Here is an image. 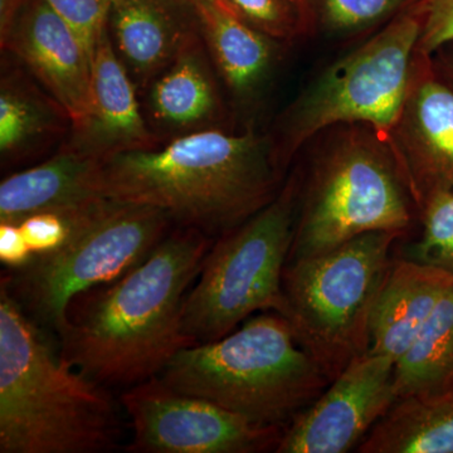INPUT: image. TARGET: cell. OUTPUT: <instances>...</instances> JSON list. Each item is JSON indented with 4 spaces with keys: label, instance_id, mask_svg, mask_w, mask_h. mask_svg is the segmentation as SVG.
Here are the masks:
<instances>
[{
    "label": "cell",
    "instance_id": "cell-1",
    "mask_svg": "<svg viewBox=\"0 0 453 453\" xmlns=\"http://www.w3.org/2000/svg\"><path fill=\"white\" fill-rule=\"evenodd\" d=\"M213 240L196 228L168 234L115 281L77 295L59 330L61 356L100 384L135 386L157 377L181 349V311Z\"/></svg>",
    "mask_w": 453,
    "mask_h": 453
},
{
    "label": "cell",
    "instance_id": "cell-2",
    "mask_svg": "<svg viewBox=\"0 0 453 453\" xmlns=\"http://www.w3.org/2000/svg\"><path fill=\"white\" fill-rule=\"evenodd\" d=\"M281 169L273 140L211 127L104 160L101 188L106 198L150 205L211 237L273 202Z\"/></svg>",
    "mask_w": 453,
    "mask_h": 453
},
{
    "label": "cell",
    "instance_id": "cell-3",
    "mask_svg": "<svg viewBox=\"0 0 453 453\" xmlns=\"http://www.w3.org/2000/svg\"><path fill=\"white\" fill-rule=\"evenodd\" d=\"M119 437L105 389L56 356L2 279L0 452H105Z\"/></svg>",
    "mask_w": 453,
    "mask_h": 453
},
{
    "label": "cell",
    "instance_id": "cell-4",
    "mask_svg": "<svg viewBox=\"0 0 453 453\" xmlns=\"http://www.w3.org/2000/svg\"><path fill=\"white\" fill-rule=\"evenodd\" d=\"M159 377L249 421L281 427L332 381L301 348L288 321L273 311L249 319L225 338L181 349Z\"/></svg>",
    "mask_w": 453,
    "mask_h": 453
},
{
    "label": "cell",
    "instance_id": "cell-5",
    "mask_svg": "<svg viewBox=\"0 0 453 453\" xmlns=\"http://www.w3.org/2000/svg\"><path fill=\"white\" fill-rule=\"evenodd\" d=\"M402 237L371 232L288 262L282 316L330 380L368 353L372 310Z\"/></svg>",
    "mask_w": 453,
    "mask_h": 453
},
{
    "label": "cell",
    "instance_id": "cell-6",
    "mask_svg": "<svg viewBox=\"0 0 453 453\" xmlns=\"http://www.w3.org/2000/svg\"><path fill=\"white\" fill-rule=\"evenodd\" d=\"M300 192L299 178L288 179L266 207L211 244L181 311L196 344L225 338L255 312L282 315Z\"/></svg>",
    "mask_w": 453,
    "mask_h": 453
},
{
    "label": "cell",
    "instance_id": "cell-7",
    "mask_svg": "<svg viewBox=\"0 0 453 453\" xmlns=\"http://www.w3.org/2000/svg\"><path fill=\"white\" fill-rule=\"evenodd\" d=\"M417 208L388 142L345 136L316 162L305 187L288 261L320 255L371 232L407 234Z\"/></svg>",
    "mask_w": 453,
    "mask_h": 453
},
{
    "label": "cell",
    "instance_id": "cell-8",
    "mask_svg": "<svg viewBox=\"0 0 453 453\" xmlns=\"http://www.w3.org/2000/svg\"><path fill=\"white\" fill-rule=\"evenodd\" d=\"M421 35L412 4L377 35L330 65L286 113L273 142L279 165L316 134L339 124H365L388 142L410 92Z\"/></svg>",
    "mask_w": 453,
    "mask_h": 453
},
{
    "label": "cell",
    "instance_id": "cell-9",
    "mask_svg": "<svg viewBox=\"0 0 453 453\" xmlns=\"http://www.w3.org/2000/svg\"><path fill=\"white\" fill-rule=\"evenodd\" d=\"M172 222L150 205L98 199L74 213L70 237L58 250L35 256L3 280L20 305L59 333L77 295L135 267L168 234Z\"/></svg>",
    "mask_w": 453,
    "mask_h": 453
},
{
    "label": "cell",
    "instance_id": "cell-10",
    "mask_svg": "<svg viewBox=\"0 0 453 453\" xmlns=\"http://www.w3.org/2000/svg\"><path fill=\"white\" fill-rule=\"evenodd\" d=\"M136 453H258L276 451L281 426L258 425L220 405L150 378L122 393Z\"/></svg>",
    "mask_w": 453,
    "mask_h": 453
},
{
    "label": "cell",
    "instance_id": "cell-11",
    "mask_svg": "<svg viewBox=\"0 0 453 453\" xmlns=\"http://www.w3.org/2000/svg\"><path fill=\"white\" fill-rule=\"evenodd\" d=\"M395 362L357 357L283 429L277 453H345L357 449L398 401Z\"/></svg>",
    "mask_w": 453,
    "mask_h": 453
},
{
    "label": "cell",
    "instance_id": "cell-12",
    "mask_svg": "<svg viewBox=\"0 0 453 453\" xmlns=\"http://www.w3.org/2000/svg\"><path fill=\"white\" fill-rule=\"evenodd\" d=\"M417 208L453 190V88L417 55L403 110L388 142Z\"/></svg>",
    "mask_w": 453,
    "mask_h": 453
},
{
    "label": "cell",
    "instance_id": "cell-13",
    "mask_svg": "<svg viewBox=\"0 0 453 453\" xmlns=\"http://www.w3.org/2000/svg\"><path fill=\"white\" fill-rule=\"evenodd\" d=\"M0 43L64 107L73 127L83 120L91 96L92 57L44 0H28Z\"/></svg>",
    "mask_w": 453,
    "mask_h": 453
},
{
    "label": "cell",
    "instance_id": "cell-14",
    "mask_svg": "<svg viewBox=\"0 0 453 453\" xmlns=\"http://www.w3.org/2000/svg\"><path fill=\"white\" fill-rule=\"evenodd\" d=\"M163 144L140 105L136 86L113 49L107 26L98 37L92 59L88 111L71 129L65 146L106 160L129 151Z\"/></svg>",
    "mask_w": 453,
    "mask_h": 453
},
{
    "label": "cell",
    "instance_id": "cell-15",
    "mask_svg": "<svg viewBox=\"0 0 453 453\" xmlns=\"http://www.w3.org/2000/svg\"><path fill=\"white\" fill-rule=\"evenodd\" d=\"M107 29L140 91L201 35L193 0H109Z\"/></svg>",
    "mask_w": 453,
    "mask_h": 453
},
{
    "label": "cell",
    "instance_id": "cell-16",
    "mask_svg": "<svg viewBox=\"0 0 453 453\" xmlns=\"http://www.w3.org/2000/svg\"><path fill=\"white\" fill-rule=\"evenodd\" d=\"M210 58L201 33L145 89V116L160 140L216 127L222 101Z\"/></svg>",
    "mask_w": 453,
    "mask_h": 453
},
{
    "label": "cell",
    "instance_id": "cell-17",
    "mask_svg": "<svg viewBox=\"0 0 453 453\" xmlns=\"http://www.w3.org/2000/svg\"><path fill=\"white\" fill-rule=\"evenodd\" d=\"M103 160L61 146L46 162L0 183V223H20L40 211H73L106 198Z\"/></svg>",
    "mask_w": 453,
    "mask_h": 453
},
{
    "label": "cell",
    "instance_id": "cell-18",
    "mask_svg": "<svg viewBox=\"0 0 453 453\" xmlns=\"http://www.w3.org/2000/svg\"><path fill=\"white\" fill-rule=\"evenodd\" d=\"M451 288L445 271L395 256L372 310L369 353L395 365Z\"/></svg>",
    "mask_w": 453,
    "mask_h": 453
},
{
    "label": "cell",
    "instance_id": "cell-19",
    "mask_svg": "<svg viewBox=\"0 0 453 453\" xmlns=\"http://www.w3.org/2000/svg\"><path fill=\"white\" fill-rule=\"evenodd\" d=\"M73 120L31 73L3 65L0 157L3 165L26 162L65 135Z\"/></svg>",
    "mask_w": 453,
    "mask_h": 453
},
{
    "label": "cell",
    "instance_id": "cell-20",
    "mask_svg": "<svg viewBox=\"0 0 453 453\" xmlns=\"http://www.w3.org/2000/svg\"><path fill=\"white\" fill-rule=\"evenodd\" d=\"M201 33L211 59L238 100L258 94L277 56L276 40L253 28L222 3H196Z\"/></svg>",
    "mask_w": 453,
    "mask_h": 453
},
{
    "label": "cell",
    "instance_id": "cell-21",
    "mask_svg": "<svg viewBox=\"0 0 453 453\" xmlns=\"http://www.w3.org/2000/svg\"><path fill=\"white\" fill-rule=\"evenodd\" d=\"M357 452L453 453L452 393L399 398Z\"/></svg>",
    "mask_w": 453,
    "mask_h": 453
},
{
    "label": "cell",
    "instance_id": "cell-22",
    "mask_svg": "<svg viewBox=\"0 0 453 453\" xmlns=\"http://www.w3.org/2000/svg\"><path fill=\"white\" fill-rule=\"evenodd\" d=\"M453 380V288L429 316L410 349L395 363L399 398L442 395Z\"/></svg>",
    "mask_w": 453,
    "mask_h": 453
},
{
    "label": "cell",
    "instance_id": "cell-23",
    "mask_svg": "<svg viewBox=\"0 0 453 453\" xmlns=\"http://www.w3.org/2000/svg\"><path fill=\"white\" fill-rule=\"evenodd\" d=\"M422 231L402 257L429 265L453 277V190L423 203L418 213Z\"/></svg>",
    "mask_w": 453,
    "mask_h": 453
},
{
    "label": "cell",
    "instance_id": "cell-24",
    "mask_svg": "<svg viewBox=\"0 0 453 453\" xmlns=\"http://www.w3.org/2000/svg\"><path fill=\"white\" fill-rule=\"evenodd\" d=\"M241 19L276 41H291L314 28L305 0H225Z\"/></svg>",
    "mask_w": 453,
    "mask_h": 453
},
{
    "label": "cell",
    "instance_id": "cell-25",
    "mask_svg": "<svg viewBox=\"0 0 453 453\" xmlns=\"http://www.w3.org/2000/svg\"><path fill=\"white\" fill-rule=\"evenodd\" d=\"M314 26L327 32L362 31L396 16L416 0H305Z\"/></svg>",
    "mask_w": 453,
    "mask_h": 453
},
{
    "label": "cell",
    "instance_id": "cell-26",
    "mask_svg": "<svg viewBox=\"0 0 453 453\" xmlns=\"http://www.w3.org/2000/svg\"><path fill=\"white\" fill-rule=\"evenodd\" d=\"M77 33L94 59L98 37L107 26L109 0H44Z\"/></svg>",
    "mask_w": 453,
    "mask_h": 453
},
{
    "label": "cell",
    "instance_id": "cell-27",
    "mask_svg": "<svg viewBox=\"0 0 453 453\" xmlns=\"http://www.w3.org/2000/svg\"><path fill=\"white\" fill-rule=\"evenodd\" d=\"M79 211H40L27 217L18 225L35 255H47L58 250L70 237L73 216Z\"/></svg>",
    "mask_w": 453,
    "mask_h": 453
},
{
    "label": "cell",
    "instance_id": "cell-28",
    "mask_svg": "<svg viewBox=\"0 0 453 453\" xmlns=\"http://www.w3.org/2000/svg\"><path fill=\"white\" fill-rule=\"evenodd\" d=\"M412 7L421 19L417 55L431 57L453 42V0H416Z\"/></svg>",
    "mask_w": 453,
    "mask_h": 453
},
{
    "label": "cell",
    "instance_id": "cell-29",
    "mask_svg": "<svg viewBox=\"0 0 453 453\" xmlns=\"http://www.w3.org/2000/svg\"><path fill=\"white\" fill-rule=\"evenodd\" d=\"M25 234L18 223H0V261L13 271L23 270L35 259Z\"/></svg>",
    "mask_w": 453,
    "mask_h": 453
},
{
    "label": "cell",
    "instance_id": "cell-30",
    "mask_svg": "<svg viewBox=\"0 0 453 453\" xmlns=\"http://www.w3.org/2000/svg\"><path fill=\"white\" fill-rule=\"evenodd\" d=\"M429 58L438 76L453 88V42L441 47Z\"/></svg>",
    "mask_w": 453,
    "mask_h": 453
},
{
    "label": "cell",
    "instance_id": "cell-31",
    "mask_svg": "<svg viewBox=\"0 0 453 453\" xmlns=\"http://www.w3.org/2000/svg\"><path fill=\"white\" fill-rule=\"evenodd\" d=\"M27 2L28 0H0V40L5 37Z\"/></svg>",
    "mask_w": 453,
    "mask_h": 453
},
{
    "label": "cell",
    "instance_id": "cell-32",
    "mask_svg": "<svg viewBox=\"0 0 453 453\" xmlns=\"http://www.w3.org/2000/svg\"><path fill=\"white\" fill-rule=\"evenodd\" d=\"M195 3L199 2H213V3H222V4H226L225 0H193Z\"/></svg>",
    "mask_w": 453,
    "mask_h": 453
},
{
    "label": "cell",
    "instance_id": "cell-33",
    "mask_svg": "<svg viewBox=\"0 0 453 453\" xmlns=\"http://www.w3.org/2000/svg\"><path fill=\"white\" fill-rule=\"evenodd\" d=\"M446 393H452V395H453V380H452L451 386H449V390H447Z\"/></svg>",
    "mask_w": 453,
    "mask_h": 453
}]
</instances>
